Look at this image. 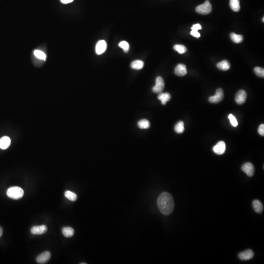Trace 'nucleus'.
<instances>
[{
    "instance_id": "39448f33",
    "label": "nucleus",
    "mask_w": 264,
    "mask_h": 264,
    "mask_svg": "<svg viewBox=\"0 0 264 264\" xmlns=\"http://www.w3.org/2000/svg\"><path fill=\"white\" fill-rule=\"evenodd\" d=\"M224 91L219 88L216 91L215 96H210L209 98V101L212 103H218L224 99Z\"/></svg>"
},
{
    "instance_id": "423d86ee",
    "label": "nucleus",
    "mask_w": 264,
    "mask_h": 264,
    "mask_svg": "<svg viewBox=\"0 0 264 264\" xmlns=\"http://www.w3.org/2000/svg\"><path fill=\"white\" fill-rule=\"evenodd\" d=\"M242 170L249 177H252L255 172V167L250 162H246L242 166Z\"/></svg>"
},
{
    "instance_id": "1a4fd4ad",
    "label": "nucleus",
    "mask_w": 264,
    "mask_h": 264,
    "mask_svg": "<svg viewBox=\"0 0 264 264\" xmlns=\"http://www.w3.org/2000/svg\"><path fill=\"white\" fill-rule=\"evenodd\" d=\"M226 150V145L225 142L223 141H220L213 147V151L217 155H222L225 152Z\"/></svg>"
},
{
    "instance_id": "72a5a7b5",
    "label": "nucleus",
    "mask_w": 264,
    "mask_h": 264,
    "mask_svg": "<svg viewBox=\"0 0 264 264\" xmlns=\"http://www.w3.org/2000/svg\"><path fill=\"white\" fill-rule=\"evenodd\" d=\"M3 228H1V227H0V237H1L2 236V235H3Z\"/></svg>"
},
{
    "instance_id": "aec40b11",
    "label": "nucleus",
    "mask_w": 264,
    "mask_h": 264,
    "mask_svg": "<svg viewBox=\"0 0 264 264\" xmlns=\"http://www.w3.org/2000/svg\"><path fill=\"white\" fill-rule=\"evenodd\" d=\"M144 67V62L141 60H135L131 64V67L135 69H142Z\"/></svg>"
},
{
    "instance_id": "2f4dec72",
    "label": "nucleus",
    "mask_w": 264,
    "mask_h": 264,
    "mask_svg": "<svg viewBox=\"0 0 264 264\" xmlns=\"http://www.w3.org/2000/svg\"><path fill=\"white\" fill-rule=\"evenodd\" d=\"M202 29L201 26V25H200L199 24H195V25H193L192 27L191 28V29H192V30L194 29V30H200V29Z\"/></svg>"
},
{
    "instance_id": "bb28decb",
    "label": "nucleus",
    "mask_w": 264,
    "mask_h": 264,
    "mask_svg": "<svg viewBox=\"0 0 264 264\" xmlns=\"http://www.w3.org/2000/svg\"><path fill=\"white\" fill-rule=\"evenodd\" d=\"M34 54L35 56L37 58L39 59H41V60H45L46 58V55L45 53L42 52L41 50H36L34 51Z\"/></svg>"
},
{
    "instance_id": "dca6fc26",
    "label": "nucleus",
    "mask_w": 264,
    "mask_h": 264,
    "mask_svg": "<svg viewBox=\"0 0 264 264\" xmlns=\"http://www.w3.org/2000/svg\"><path fill=\"white\" fill-rule=\"evenodd\" d=\"M157 98L161 101V103L163 105H165L168 101L171 99V95L169 93H161L157 96Z\"/></svg>"
},
{
    "instance_id": "c85d7f7f",
    "label": "nucleus",
    "mask_w": 264,
    "mask_h": 264,
    "mask_svg": "<svg viewBox=\"0 0 264 264\" xmlns=\"http://www.w3.org/2000/svg\"><path fill=\"white\" fill-rule=\"evenodd\" d=\"M228 118L230 123L233 127H236L238 125V121L236 118L233 114H230L228 116Z\"/></svg>"
},
{
    "instance_id": "412c9836",
    "label": "nucleus",
    "mask_w": 264,
    "mask_h": 264,
    "mask_svg": "<svg viewBox=\"0 0 264 264\" xmlns=\"http://www.w3.org/2000/svg\"><path fill=\"white\" fill-rule=\"evenodd\" d=\"M230 38L235 43H241L244 40L243 36L242 35H238L234 33H232L230 34Z\"/></svg>"
},
{
    "instance_id": "f3484780",
    "label": "nucleus",
    "mask_w": 264,
    "mask_h": 264,
    "mask_svg": "<svg viewBox=\"0 0 264 264\" xmlns=\"http://www.w3.org/2000/svg\"><path fill=\"white\" fill-rule=\"evenodd\" d=\"M217 66L221 70L225 71L230 69V64L228 60H223L220 63H218Z\"/></svg>"
},
{
    "instance_id": "f03ea898",
    "label": "nucleus",
    "mask_w": 264,
    "mask_h": 264,
    "mask_svg": "<svg viewBox=\"0 0 264 264\" xmlns=\"http://www.w3.org/2000/svg\"><path fill=\"white\" fill-rule=\"evenodd\" d=\"M7 196L11 199L19 200L24 196V192L23 189L18 186H14L9 188L6 192Z\"/></svg>"
},
{
    "instance_id": "20e7f679",
    "label": "nucleus",
    "mask_w": 264,
    "mask_h": 264,
    "mask_svg": "<svg viewBox=\"0 0 264 264\" xmlns=\"http://www.w3.org/2000/svg\"><path fill=\"white\" fill-rule=\"evenodd\" d=\"M165 83L164 79L161 76L156 78V85L153 88V91L156 93H160L162 92L164 88Z\"/></svg>"
},
{
    "instance_id": "4468645a",
    "label": "nucleus",
    "mask_w": 264,
    "mask_h": 264,
    "mask_svg": "<svg viewBox=\"0 0 264 264\" xmlns=\"http://www.w3.org/2000/svg\"><path fill=\"white\" fill-rule=\"evenodd\" d=\"M11 144V140L7 136H4L0 139V148L5 150L8 149Z\"/></svg>"
},
{
    "instance_id": "a878e982",
    "label": "nucleus",
    "mask_w": 264,
    "mask_h": 264,
    "mask_svg": "<svg viewBox=\"0 0 264 264\" xmlns=\"http://www.w3.org/2000/svg\"><path fill=\"white\" fill-rule=\"evenodd\" d=\"M119 47L121 48L124 50L125 52H128L129 50V44L128 42L125 41H121L119 43Z\"/></svg>"
},
{
    "instance_id": "a211bd4d",
    "label": "nucleus",
    "mask_w": 264,
    "mask_h": 264,
    "mask_svg": "<svg viewBox=\"0 0 264 264\" xmlns=\"http://www.w3.org/2000/svg\"><path fill=\"white\" fill-rule=\"evenodd\" d=\"M62 233L66 237H72L74 235V229L70 227H65L62 229Z\"/></svg>"
},
{
    "instance_id": "5701e85b",
    "label": "nucleus",
    "mask_w": 264,
    "mask_h": 264,
    "mask_svg": "<svg viewBox=\"0 0 264 264\" xmlns=\"http://www.w3.org/2000/svg\"><path fill=\"white\" fill-rule=\"evenodd\" d=\"M65 196L66 198H67V199L73 201H76L77 199V196L76 194L70 191H66L65 193Z\"/></svg>"
},
{
    "instance_id": "c756f323",
    "label": "nucleus",
    "mask_w": 264,
    "mask_h": 264,
    "mask_svg": "<svg viewBox=\"0 0 264 264\" xmlns=\"http://www.w3.org/2000/svg\"><path fill=\"white\" fill-rule=\"evenodd\" d=\"M258 133L262 136H264V125L262 124L258 129Z\"/></svg>"
},
{
    "instance_id": "473e14b6",
    "label": "nucleus",
    "mask_w": 264,
    "mask_h": 264,
    "mask_svg": "<svg viewBox=\"0 0 264 264\" xmlns=\"http://www.w3.org/2000/svg\"><path fill=\"white\" fill-rule=\"evenodd\" d=\"M60 1L63 4H67L72 3L74 0H60Z\"/></svg>"
},
{
    "instance_id": "f8f14e48",
    "label": "nucleus",
    "mask_w": 264,
    "mask_h": 264,
    "mask_svg": "<svg viewBox=\"0 0 264 264\" xmlns=\"http://www.w3.org/2000/svg\"><path fill=\"white\" fill-rule=\"evenodd\" d=\"M107 49V43L105 41L100 40L97 43L96 47V52L97 54L100 55L104 52Z\"/></svg>"
},
{
    "instance_id": "cd10ccee",
    "label": "nucleus",
    "mask_w": 264,
    "mask_h": 264,
    "mask_svg": "<svg viewBox=\"0 0 264 264\" xmlns=\"http://www.w3.org/2000/svg\"><path fill=\"white\" fill-rule=\"evenodd\" d=\"M254 72L255 74H256L258 76L260 77H264V69L263 68H260V67H256L254 68Z\"/></svg>"
},
{
    "instance_id": "7c9ffc66",
    "label": "nucleus",
    "mask_w": 264,
    "mask_h": 264,
    "mask_svg": "<svg viewBox=\"0 0 264 264\" xmlns=\"http://www.w3.org/2000/svg\"><path fill=\"white\" fill-rule=\"evenodd\" d=\"M190 34L191 35L195 37H196V38H199L200 36H201V34H200V33L199 32H198V30H192V31L191 32V33H190Z\"/></svg>"
},
{
    "instance_id": "f704fd0d",
    "label": "nucleus",
    "mask_w": 264,
    "mask_h": 264,
    "mask_svg": "<svg viewBox=\"0 0 264 264\" xmlns=\"http://www.w3.org/2000/svg\"><path fill=\"white\" fill-rule=\"evenodd\" d=\"M264 18H263V22H264Z\"/></svg>"
},
{
    "instance_id": "6e6552de",
    "label": "nucleus",
    "mask_w": 264,
    "mask_h": 264,
    "mask_svg": "<svg viewBox=\"0 0 264 264\" xmlns=\"http://www.w3.org/2000/svg\"><path fill=\"white\" fill-rule=\"evenodd\" d=\"M246 97H247V93L246 92L243 90H241L237 93L236 96L235 97V101L238 104H243L246 101Z\"/></svg>"
},
{
    "instance_id": "7ed1b4c3",
    "label": "nucleus",
    "mask_w": 264,
    "mask_h": 264,
    "mask_svg": "<svg viewBox=\"0 0 264 264\" xmlns=\"http://www.w3.org/2000/svg\"><path fill=\"white\" fill-rule=\"evenodd\" d=\"M197 12L202 15L208 14L212 12V5L209 1H206L204 4L198 5L196 8Z\"/></svg>"
},
{
    "instance_id": "ddd939ff",
    "label": "nucleus",
    "mask_w": 264,
    "mask_h": 264,
    "mask_svg": "<svg viewBox=\"0 0 264 264\" xmlns=\"http://www.w3.org/2000/svg\"><path fill=\"white\" fill-rule=\"evenodd\" d=\"M175 73L177 76H184L188 73L186 66L184 64L178 65L175 68Z\"/></svg>"
},
{
    "instance_id": "4be33fe9",
    "label": "nucleus",
    "mask_w": 264,
    "mask_h": 264,
    "mask_svg": "<svg viewBox=\"0 0 264 264\" xmlns=\"http://www.w3.org/2000/svg\"><path fill=\"white\" fill-rule=\"evenodd\" d=\"M175 131L178 134H181L184 131V123L182 121H180L176 124L175 126Z\"/></svg>"
},
{
    "instance_id": "2eb2a0df",
    "label": "nucleus",
    "mask_w": 264,
    "mask_h": 264,
    "mask_svg": "<svg viewBox=\"0 0 264 264\" xmlns=\"http://www.w3.org/2000/svg\"><path fill=\"white\" fill-rule=\"evenodd\" d=\"M253 208L254 211L257 213H261L264 209L263 204L259 200H255L253 201Z\"/></svg>"
},
{
    "instance_id": "0eeeda50",
    "label": "nucleus",
    "mask_w": 264,
    "mask_h": 264,
    "mask_svg": "<svg viewBox=\"0 0 264 264\" xmlns=\"http://www.w3.org/2000/svg\"><path fill=\"white\" fill-rule=\"evenodd\" d=\"M48 230V228L45 225H37L33 226L30 232L33 235H41L45 233Z\"/></svg>"
},
{
    "instance_id": "393cba45",
    "label": "nucleus",
    "mask_w": 264,
    "mask_h": 264,
    "mask_svg": "<svg viewBox=\"0 0 264 264\" xmlns=\"http://www.w3.org/2000/svg\"><path fill=\"white\" fill-rule=\"evenodd\" d=\"M174 49L180 54H183L187 52V48L182 45H176L174 47Z\"/></svg>"
},
{
    "instance_id": "b1692460",
    "label": "nucleus",
    "mask_w": 264,
    "mask_h": 264,
    "mask_svg": "<svg viewBox=\"0 0 264 264\" xmlns=\"http://www.w3.org/2000/svg\"><path fill=\"white\" fill-rule=\"evenodd\" d=\"M149 121L147 120H142L139 121L137 123L138 127L140 129H148L150 127Z\"/></svg>"
},
{
    "instance_id": "9b49d317",
    "label": "nucleus",
    "mask_w": 264,
    "mask_h": 264,
    "mask_svg": "<svg viewBox=\"0 0 264 264\" xmlns=\"http://www.w3.org/2000/svg\"><path fill=\"white\" fill-rule=\"evenodd\" d=\"M254 256V252L251 249H248L245 252H242L239 253L238 255L239 259L241 260H249Z\"/></svg>"
},
{
    "instance_id": "9d476101",
    "label": "nucleus",
    "mask_w": 264,
    "mask_h": 264,
    "mask_svg": "<svg viewBox=\"0 0 264 264\" xmlns=\"http://www.w3.org/2000/svg\"><path fill=\"white\" fill-rule=\"evenodd\" d=\"M51 254L49 252H45L40 254L36 258V261L39 264H45L49 260Z\"/></svg>"
},
{
    "instance_id": "f257e3e1",
    "label": "nucleus",
    "mask_w": 264,
    "mask_h": 264,
    "mask_svg": "<svg viewBox=\"0 0 264 264\" xmlns=\"http://www.w3.org/2000/svg\"><path fill=\"white\" fill-rule=\"evenodd\" d=\"M157 204L158 209L162 214L169 215L173 212L175 203L170 194L167 192L161 193L158 197Z\"/></svg>"
},
{
    "instance_id": "6ab92c4d",
    "label": "nucleus",
    "mask_w": 264,
    "mask_h": 264,
    "mask_svg": "<svg viewBox=\"0 0 264 264\" xmlns=\"http://www.w3.org/2000/svg\"><path fill=\"white\" fill-rule=\"evenodd\" d=\"M229 5H230V8L234 12H238L240 10L239 0H230Z\"/></svg>"
}]
</instances>
